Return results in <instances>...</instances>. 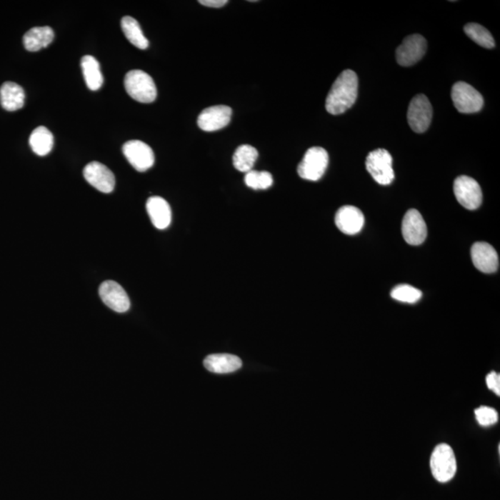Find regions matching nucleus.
Segmentation results:
<instances>
[{
  "instance_id": "f257e3e1",
  "label": "nucleus",
  "mask_w": 500,
  "mask_h": 500,
  "mask_svg": "<svg viewBox=\"0 0 500 500\" xmlns=\"http://www.w3.org/2000/svg\"><path fill=\"white\" fill-rule=\"evenodd\" d=\"M359 80L351 70H345L333 84L325 102L330 114L339 115L351 108L357 99Z\"/></svg>"
},
{
  "instance_id": "f03ea898",
  "label": "nucleus",
  "mask_w": 500,
  "mask_h": 500,
  "mask_svg": "<svg viewBox=\"0 0 500 500\" xmlns=\"http://www.w3.org/2000/svg\"><path fill=\"white\" fill-rule=\"evenodd\" d=\"M124 87L131 98L141 103L157 99V87L152 77L141 70H132L125 75Z\"/></svg>"
},
{
  "instance_id": "7ed1b4c3",
  "label": "nucleus",
  "mask_w": 500,
  "mask_h": 500,
  "mask_svg": "<svg viewBox=\"0 0 500 500\" xmlns=\"http://www.w3.org/2000/svg\"><path fill=\"white\" fill-rule=\"evenodd\" d=\"M434 479L440 483L451 480L457 473V461L454 451L448 444H440L434 449L430 461Z\"/></svg>"
},
{
  "instance_id": "20e7f679",
  "label": "nucleus",
  "mask_w": 500,
  "mask_h": 500,
  "mask_svg": "<svg viewBox=\"0 0 500 500\" xmlns=\"http://www.w3.org/2000/svg\"><path fill=\"white\" fill-rule=\"evenodd\" d=\"M329 156L326 150L320 146H314L307 150L298 167V174L302 179L320 180L326 171Z\"/></svg>"
},
{
  "instance_id": "39448f33",
  "label": "nucleus",
  "mask_w": 500,
  "mask_h": 500,
  "mask_svg": "<svg viewBox=\"0 0 500 500\" xmlns=\"http://www.w3.org/2000/svg\"><path fill=\"white\" fill-rule=\"evenodd\" d=\"M393 159L387 150L378 149L369 153L366 169L374 179L382 186H389L395 179Z\"/></svg>"
},
{
  "instance_id": "423d86ee",
  "label": "nucleus",
  "mask_w": 500,
  "mask_h": 500,
  "mask_svg": "<svg viewBox=\"0 0 500 500\" xmlns=\"http://www.w3.org/2000/svg\"><path fill=\"white\" fill-rule=\"evenodd\" d=\"M451 98L455 108L461 114H475L484 106L482 95L474 87L464 82H458L452 86Z\"/></svg>"
},
{
  "instance_id": "0eeeda50",
  "label": "nucleus",
  "mask_w": 500,
  "mask_h": 500,
  "mask_svg": "<svg viewBox=\"0 0 500 500\" xmlns=\"http://www.w3.org/2000/svg\"><path fill=\"white\" fill-rule=\"evenodd\" d=\"M433 117V108L424 95L412 99L408 109V123L415 133H424L429 128Z\"/></svg>"
},
{
  "instance_id": "6e6552de",
  "label": "nucleus",
  "mask_w": 500,
  "mask_h": 500,
  "mask_svg": "<svg viewBox=\"0 0 500 500\" xmlns=\"http://www.w3.org/2000/svg\"><path fill=\"white\" fill-rule=\"evenodd\" d=\"M454 194L459 204L470 211H474L482 204V189L473 178L465 175L458 177L454 182Z\"/></svg>"
},
{
  "instance_id": "1a4fd4ad",
  "label": "nucleus",
  "mask_w": 500,
  "mask_h": 500,
  "mask_svg": "<svg viewBox=\"0 0 500 500\" xmlns=\"http://www.w3.org/2000/svg\"><path fill=\"white\" fill-rule=\"evenodd\" d=\"M123 152L129 164L140 173L148 171L154 165V152L146 143L131 140L124 144Z\"/></svg>"
},
{
  "instance_id": "9d476101",
  "label": "nucleus",
  "mask_w": 500,
  "mask_h": 500,
  "mask_svg": "<svg viewBox=\"0 0 500 500\" xmlns=\"http://www.w3.org/2000/svg\"><path fill=\"white\" fill-rule=\"evenodd\" d=\"M427 49L426 39L421 34H411L396 49L398 64L401 66H411L424 57Z\"/></svg>"
},
{
  "instance_id": "9b49d317",
  "label": "nucleus",
  "mask_w": 500,
  "mask_h": 500,
  "mask_svg": "<svg viewBox=\"0 0 500 500\" xmlns=\"http://www.w3.org/2000/svg\"><path fill=\"white\" fill-rule=\"evenodd\" d=\"M402 234L405 241L412 246H419L427 236L426 224L417 209H409L402 221Z\"/></svg>"
},
{
  "instance_id": "f8f14e48",
  "label": "nucleus",
  "mask_w": 500,
  "mask_h": 500,
  "mask_svg": "<svg viewBox=\"0 0 500 500\" xmlns=\"http://www.w3.org/2000/svg\"><path fill=\"white\" fill-rule=\"evenodd\" d=\"M99 296L106 306L118 314L129 311L131 303L127 293L114 281H106L99 286Z\"/></svg>"
},
{
  "instance_id": "ddd939ff",
  "label": "nucleus",
  "mask_w": 500,
  "mask_h": 500,
  "mask_svg": "<svg viewBox=\"0 0 500 500\" xmlns=\"http://www.w3.org/2000/svg\"><path fill=\"white\" fill-rule=\"evenodd\" d=\"M84 177L99 191L109 194L114 190L115 176L104 164L98 161L90 162L84 169Z\"/></svg>"
},
{
  "instance_id": "4468645a",
  "label": "nucleus",
  "mask_w": 500,
  "mask_h": 500,
  "mask_svg": "<svg viewBox=\"0 0 500 500\" xmlns=\"http://www.w3.org/2000/svg\"><path fill=\"white\" fill-rule=\"evenodd\" d=\"M232 117V109L228 106H212L205 109L199 114L198 125L205 132H214L223 129L229 124Z\"/></svg>"
},
{
  "instance_id": "2eb2a0df",
  "label": "nucleus",
  "mask_w": 500,
  "mask_h": 500,
  "mask_svg": "<svg viewBox=\"0 0 500 500\" xmlns=\"http://www.w3.org/2000/svg\"><path fill=\"white\" fill-rule=\"evenodd\" d=\"M471 255L475 268L482 273L493 274L499 270L498 253L489 243H474L471 246Z\"/></svg>"
},
{
  "instance_id": "dca6fc26",
  "label": "nucleus",
  "mask_w": 500,
  "mask_h": 500,
  "mask_svg": "<svg viewBox=\"0 0 500 500\" xmlns=\"http://www.w3.org/2000/svg\"><path fill=\"white\" fill-rule=\"evenodd\" d=\"M336 225L342 233L353 236L361 232L364 225V215L354 206H344L336 212Z\"/></svg>"
},
{
  "instance_id": "f3484780",
  "label": "nucleus",
  "mask_w": 500,
  "mask_h": 500,
  "mask_svg": "<svg viewBox=\"0 0 500 500\" xmlns=\"http://www.w3.org/2000/svg\"><path fill=\"white\" fill-rule=\"evenodd\" d=\"M146 211L151 223L159 230L166 229L171 221V209L169 203L161 196H151L146 201Z\"/></svg>"
},
{
  "instance_id": "a211bd4d",
  "label": "nucleus",
  "mask_w": 500,
  "mask_h": 500,
  "mask_svg": "<svg viewBox=\"0 0 500 500\" xmlns=\"http://www.w3.org/2000/svg\"><path fill=\"white\" fill-rule=\"evenodd\" d=\"M24 90L18 84L6 82L0 87V104L6 111H18L24 107Z\"/></svg>"
},
{
  "instance_id": "6ab92c4d",
  "label": "nucleus",
  "mask_w": 500,
  "mask_h": 500,
  "mask_svg": "<svg viewBox=\"0 0 500 500\" xmlns=\"http://www.w3.org/2000/svg\"><path fill=\"white\" fill-rule=\"evenodd\" d=\"M204 366L214 374H231L242 367V361L234 355L214 354L205 359Z\"/></svg>"
},
{
  "instance_id": "aec40b11",
  "label": "nucleus",
  "mask_w": 500,
  "mask_h": 500,
  "mask_svg": "<svg viewBox=\"0 0 500 500\" xmlns=\"http://www.w3.org/2000/svg\"><path fill=\"white\" fill-rule=\"evenodd\" d=\"M54 37V31L49 26L34 27L24 36V48L28 51H39L51 44Z\"/></svg>"
},
{
  "instance_id": "412c9836",
  "label": "nucleus",
  "mask_w": 500,
  "mask_h": 500,
  "mask_svg": "<svg viewBox=\"0 0 500 500\" xmlns=\"http://www.w3.org/2000/svg\"><path fill=\"white\" fill-rule=\"evenodd\" d=\"M81 67L87 87L92 91L99 90L103 84V75L99 61L93 56H84L81 59Z\"/></svg>"
},
{
  "instance_id": "4be33fe9",
  "label": "nucleus",
  "mask_w": 500,
  "mask_h": 500,
  "mask_svg": "<svg viewBox=\"0 0 500 500\" xmlns=\"http://www.w3.org/2000/svg\"><path fill=\"white\" fill-rule=\"evenodd\" d=\"M29 144L36 155L46 156L51 151L54 146V136L48 128L39 126L31 134Z\"/></svg>"
},
{
  "instance_id": "5701e85b",
  "label": "nucleus",
  "mask_w": 500,
  "mask_h": 500,
  "mask_svg": "<svg viewBox=\"0 0 500 500\" xmlns=\"http://www.w3.org/2000/svg\"><path fill=\"white\" fill-rule=\"evenodd\" d=\"M121 30L126 36L128 41L133 44L139 49H146L149 48V42L144 34L141 27L139 21L130 16H125L121 19Z\"/></svg>"
},
{
  "instance_id": "b1692460",
  "label": "nucleus",
  "mask_w": 500,
  "mask_h": 500,
  "mask_svg": "<svg viewBox=\"0 0 500 500\" xmlns=\"http://www.w3.org/2000/svg\"><path fill=\"white\" fill-rule=\"evenodd\" d=\"M259 157L258 150L250 145L239 146L234 151L233 164L234 168L242 173H249L254 167Z\"/></svg>"
},
{
  "instance_id": "393cba45",
  "label": "nucleus",
  "mask_w": 500,
  "mask_h": 500,
  "mask_svg": "<svg viewBox=\"0 0 500 500\" xmlns=\"http://www.w3.org/2000/svg\"><path fill=\"white\" fill-rule=\"evenodd\" d=\"M464 32L473 41L484 49H493L495 40L489 31L478 24H468L464 26Z\"/></svg>"
},
{
  "instance_id": "a878e982",
  "label": "nucleus",
  "mask_w": 500,
  "mask_h": 500,
  "mask_svg": "<svg viewBox=\"0 0 500 500\" xmlns=\"http://www.w3.org/2000/svg\"><path fill=\"white\" fill-rule=\"evenodd\" d=\"M245 183L250 189L265 190L273 186L274 179L268 171L252 170L246 174Z\"/></svg>"
},
{
  "instance_id": "bb28decb",
  "label": "nucleus",
  "mask_w": 500,
  "mask_h": 500,
  "mask_svg": "<svg viewBox=\"0 0 500 500\" xmlns=\"http://www.w3.org/2000/svg\"><path fill=\"white\" fill-rule=\"evenodd\" d=\"M423 293L415 287L409 284H399L392 290L391 296L394 299L400 302L409 303L414 304L420 300Z\"/></svg>"
},
{
  "instance_id": "cd10ccee",
  "label": "nucleus",
  "mask_w": 500,
  "mask_h": 500,
  "mask_svg": "<svg viewBox=\"0 0 500 500\" xmlns=\"http://www.w3.org/2000/svg\"><path fill=\"white\" fill-rule=\"evenodd\" d=\"M474 414L478 424L484 427L491 426L499 420V414L496 409L487 407V406H481L475 409Z\"/></svg>"
},
{
  "instance_id": "c85d7f7f",
  "label": "nucleus",
  "mask_w": 500,
  "mask_h": 500,
  "mask_svg": "<svg viewBox=\"0 0 500 500\" xmlns=\"http://www.w3.org/2000/svg\"><path fill=\"white\" fill-rule=\"evenodd\" d=\"M487 387L496 395L500 396V375L496 371H492L486 376Z\"/></svg>"
},
{
  "instance_id": "c756f323",
  "label": "nucleus",
  "mask_w": 500,
  "mask_h": 500,
  "mask_svg": "<svg viewBox=\"0 0 500 500\" xmlns=\"http://www.w3.org/2000/svg\"><path fill=\"white\" fill-rule=\"evenodd\" d=\"M227 2V0H199L200 4L209 8L224 7Z\"/></svg>"
}]
</instances>
